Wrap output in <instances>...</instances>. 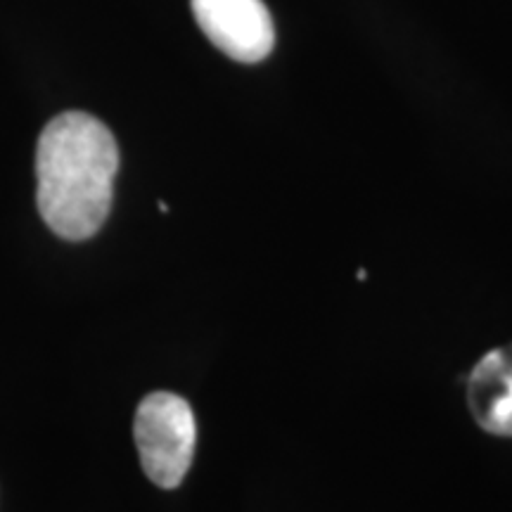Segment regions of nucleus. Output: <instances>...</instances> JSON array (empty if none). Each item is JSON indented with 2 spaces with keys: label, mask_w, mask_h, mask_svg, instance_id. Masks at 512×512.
<instances>
[{
  "label": "nucleus",
  "mask_w": 512,
  "mask_h": 512,
  "mask_svg": "<svg viewBox=\"0 0 512 512\" xmlns=\"http://www.w3.org/2000/svg\"><path fill=\"white\" fill-rule=\"evenodd\" d=\"M197 24L221 53L252 64L271 55L273 17L264 0H192Z\"/></svg>",
  "instance_id": "7ed1b4c3"
},
{
  "label": "nucleus",
  "mask_w": 512,
  "mask_h": 512,
  "mask_svg": "<svg viewBox=\"0 0 512 512\" xmlns=\"http://www.w3.org/2000/svg\"><path fill=\"white\" fill-rule=\"evenodd\" d=\"M467 406L484 432L512 437V344L479 358L467 380Z\"/></svg>",
  "instance_id": "20e7f679"
},
{
  "label": "nucleus",
  "mask_w": 512,
  "mask_h": 512,
  "mask_svg": "<svg viewBox=\"0 0 512 512\" xmlns=\"http://www.w3.org/2000/svg\"><path fill=\"white\" fill-rule=\"evenodd\" d=\"M145 475L162 489H176L195 456L197 425L190 403L171 392L147 394L133 422Z\"/></svg>",
  "instance_id": "f03ea898"
},
{
  "label": "nucleus",
  "mask_w": 512,
  "mask_h": 512,
  "mask_svg": "<svg viewBox=\"0 0 512 512\" xmlns=\"http://www.w3.org/2000/svg\"><path fill=\"white\" fill-rule=\"evenodd\" d=\"M119 171L112 131L86 112H64L43 128L36 145V204L64 240L93 238L107 221Z\"/></svg>",
  "instance_id": "f257e3e1"
}]
</instances>
